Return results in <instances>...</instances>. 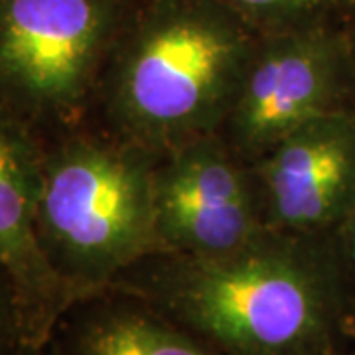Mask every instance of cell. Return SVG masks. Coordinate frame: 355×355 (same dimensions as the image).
<instances>
[{
    "label": "cell",
    "mask_w": 355,
    "mask_h": 355,
    "mask_svg": "<svg viewBox=\"0 0 355 355\" xmlns=\"http://www.w3.org/2000/svg\"><path fill=\"white\" fill-rule=\"evenodd\" d=\"M342 279L330 237L263 229L225 253L148 254L107 288L221 355H330Z\"/></svg>",
    "instance_id": "obj_1"
},
{
    "label": "cell",
    "mask_w": 355,
    "mask_h": 355,
    "mask_svg": "<svg viewBox=\"0 0 355 355\" xmlns=\"http://www.w3.org/2000/svg\"><path fill=\"white\" fill-rule=\"evenodd\" d=\"M259 40L216 0H132L91 123L158 156L217 135Z\"/></svg>",
    "instance_id": "obj_2"
},
{
    "label": "cell",
    "mask_w": 355,
    "mask_h": 355,
    "mask_svg": "<svg viewBox=\"0 0 355 355\" xmlns=\"http://www.w3.org/2000/svg\"><path fill=\"white\" fill-rule=\"evenodd\" d=\"M156 158L91 121L44 139L36 231L73 302L160 253L153 202Z\"/></svg>",
    "instance_id": "obj_3"
},
{
    "label": "cell",
    "mask_w": 355,
    "mask_h": 355,
    "mask_svg": "<svg viewBox=\"0 0 355 355\" xmlns=\"http://www.w3.org/2000/svg\"><path fill=\"white\" fill-rule=\"evenodd\" d=\"M132 0H0V109L46 139L91 121Z\"/></svg>",
    "instance_id": "obj_4"
},
{
    "label": "cell",
    "mask_w": 355,
    "mask_h": 355,
    "mask_svg": "<svg viewBox=\"0 0 355 355\" xmlns=\"http://www.w3.org/2000/svg\"><path fill=\"white\" fill-rule=\"evenodd\" d=\"M352 38L330 22L261 36L219 137L247 164L292 130L349 109Z\"/></svg>",
    "instance_id": "obj_5"
},
{
    "label": "cell",
    "mask_w": 355,
    "mask_h": 355,
    "mask_svg": "<svg viewBox=\"0 0 355 355\" xmlns=\"http://www.w3.org/2000/svg\"><path fill=\"white\" fill-rule=\"evenodd\" d=\"M153 202L160 253H225L266 229L251 164L219 135L156 158Z\"/></svg>",
    "instance_id": "obj_6"
},
{
    "label": "cell",
    "mask_w": 355,
    "mask_h": 355,
    "mask_svg": "<svg viewBox=\"0 0 355 355\" xmlns=\"http://www.w3.org/2000/svg\"><path fill=\"white\" fill-rule=\"evenodd\" d=\"M251 170L266 229L330 237L355 205V113L308 121Z\"/></svg>",
    "instance_id": "obj_7"
},
{
    "label": "cell",
    "mask_w": 355,
    "mask_h": 355,
    "mask_svg": "<svg viewBox=\"0 0 355 355\" xmlns=\"http://www.w3.org/2000/svg\"><path fill=\"white\" fill-rule=\"evenodd\" d=\"M42 156L44 137L0 109V270L12 284L30 354L48 345L73 304L36 231Z\"/></svg>",
    "instance_id": "obj_8"
},
{
    "label": "cell",
    "mask_w": 355,
    "mask_h": 355,
    "mask_svg": "<svg viewBox=\"0 0 355 355\" xmlns=\"http://www.w3.org/2000/svg\"><path fill=\"white\" fill-rule=\"evenodd\" d=\"M64 355H221L142 300L105 288L69 306Z\"/></svg>",
    "instance_id": "obj_9"
},
{
    "label": "cell",
    "mask_w": 355,
    "mask_h": 355,
    "mask_svg": "<svg viewBox=\"0 0 355 355\" xmlns=\"http://www.w3.org/2000/svg\"><path fill=\"white\" fill-rule=\"evenodd\" d=\"M257 34L326 22L336 0H216Z\"/></svg>",
    "instance_id": "obj_10"
},
{
    "label": "cell",
    "mask_w": 355,
    "mask_h": 355,
    "mask_svg": "<svg viewBox=\"0 0 355 355\" xmlns=\"http://www.w3.org/2000/svg\"><path fill=\"white\" fill-rule=\"evenodd\" d=\"M30 354L10 280L0 270V355Z\"/></svg>",
    "instance_id": "obj_11"
},
{
    "label": "cell",
    "mask_w": 355,
    "mask_h": 355,
    "mask_svg": "<svg viewBox=\"0 0 355 355\" xmlns=\"http://www.w3.org/2000/svg\"><path fill=\"white\" fill-rule=\"evenodd\" d=\"M343 275L355 279V205L330 235Z\"/></svg>",
    "instance_id": "obj_12"
},
{
    "label": "cell",
    "mask_w": 355,
    "mask_h": 355,
    "mask_svg": "<svg viewBox=\"0 0 355 355\" xmlns=\"http://www.w3.org/2000/svg\"><path fill=\"white\" fill-rule=\"evenodd\" d=\"M349 99H355V40L354 38H352V91H349Z\"/></svg>",
    "instance_id": "obj_13"
},
{
    "label": "cell",
    "mask_w": 355,
    "mask_h": 355,
    "mask_svg": "<svg viewBox=\"0 0 355 355\" xmlns=\"http://www.w3.org/2000/svg\"><path fill=\"white\" fill-rule=\"evenodd\" d=\"M40 352H44V349H40ZM42 355H64V352H62V349L58 347V349H51L50 354H42Z\"/></svg>",
    "instance_id": "obj_14"
},
{
    "label": "cell",
    "mask_w": 355,
    "mask_h": 355,
    "mask_svg": "<svg viewBox=\"0 0 355 355\" xmlns=\"http://www.w3.org/2000/svg\"><path fill=\"white\" fill-rule=\"evenodd\" d=\"M343 2H347V4H355V0H343Z\"/></svg>",
    "instance_id": "obj_15"
}]
</instances>
